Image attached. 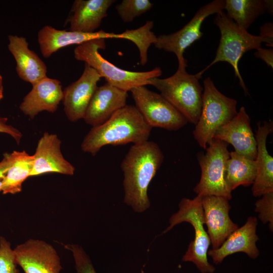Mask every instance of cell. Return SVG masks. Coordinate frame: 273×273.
<instances>
[{"mask_svg":"<svg viewBox=\"0 0 273 273\" xmlns=\"http://www.w3.org/2000/svg\"><path fill=\"white\" fill-rule=\"evenodd\" d=\"M257 223L256 217H249L245 223L230 234L219 248L208 251L207 255L215 264L221 263L226 257L237 252H244L250 258L256 259L259 255L256 244L259 240L256 234Z\"/></svg>","mask_w":273,"mask_h":273,"instance_id":"cell-16","label":"cell"},{"mask_svg":"<svg viewBox=\"0 0 273 273\" xmlns=\"http://www.w3.org/2000/svg\"><path fill=\"white\" fill-rule=\"evenodd\" d=\"M178 211L170 217L169 225L163 233L181 222L190 223L194 228L195 238L190 243L182 261L193 263L201 273H214L215 268L208 262L207 258L211 242L204 228L201 196L197 195L193 199L183 198L178 204Z\"/></svg>","mask_w":273,"mask_h":273,"instance_id":"cell-6","label":"cell"},{"mask_svg":"<svg viewBox=\"0 0 273 273\" xmlns=\"http://www.w3.org/2000/svg\"><path fill=\"white\" fill-rule=\"evenodd\" d=\"M226 15L240 28L247 30L255 20L266 12V0H226Z\"/></svg>","mask_w":273,"mask_h":273,"instance_id":"cell-25","label":"cell"},{"mask_svg":"<svg viewBox=\"0 0 273 273\" xmlns=\"http://www.w3.org/2000/svg\"><path fill=\"white\" fill-rule=\"evenodd\" d=\"M127 92L107 83L97 86L83 119L92 127L107 121L116 111L126 105Z\"/></svg>","mask_w":273,"mask_h":273,"instance_id":"cell-17","label":"cell"},{"mask_svg":"<svg viewBox=\"0 0 273 273\" xmlns=\"http://www.w3.org/2000/svg\"><path fill=\"white\" fill-rule=\"evenodd\" d=\"M64 247L72 252L76 273H97L90 259L81 246L67 244L64 245Z\"/></svg>","mask_w":273,"mask_h":273,"instance_id":"cell-29","label":"cell"},{"mask_svg":"<svg viewBox=\"0 0 273 273\" xmlns=\"http://www.w3.org/2000/svg\"><path fill=\"white\" fill-rule=\"evenodd\" d=\"M105 39L96 38L77 45L74 50L75 59L83 61L94 69L107 83L126 92L134 88L149 85L150 79L159 77L162 71L159 67L147 71L136 72L122 69L115 66L99 52L106 47Z\"/></svg>","mask_w":273,"mask_h":273,"instance_id":"cell-3","label":"cell"},{"mask_svg":"<svg viewBox=\"0 0 273 273\" xmlns=\"http://www.w3.org/2000/svg\"><path fill=\"white\" fill-rule=\"evenodd\" d=\"M2 190L3 194H15L22 191V184L30 177L34 164L33 155L25 151H14Z\"/></svg>","mask_w":273,"mask_h":273,"instance_id":"cell-24","label":"cell"},{"mask_svg":"<svg viewBox=\"0 0 273 273\" xmlns=\"http://www.w3.org/2000/svg\"><path fill=\"white\" fill-rule=\"evenodd\" d=\"M11 243L0 236V273H19Z\"/></svg>","mask_w":273,"mask_h":273,"instance_id":"cell-28","label":"cell"},{"mask_svg":"<svg viewBox=\"0 0 273 273\" xmlns=\"http://www.w3.org/2000/svg\"><path fill=\"white\" fill-rule=\"evenodd\" d=\"M114 0H76L74 2L69 19L70 30L93 33L100 27L102 20L107 16Z\"/></svg>","mask_w":273,"mask_h":273,"instance_id":"cell-22","label":"cell"},{"mask_svg":"<svg viewBox=\"0 0 273 273\" xmlns=\"http://www.w3.org/2000/svg\"><path fill=\"white\" fill-rule=\"evenodd\" d=\"M213 139L231 144L238 154L250 160H255L257 143L250 126V119L242 106L236 116L221 127Z\"/></svg>","mask_w":273,"mask_h":273,"instance_id":"cell-15","label":"cell"},{"mask_svg":"<svg viewBox=\"0 0 273 273\" xmlns=\"http://www.w3.org/2000/svg\"><path fill=\"white\" fill-rule=\"evenodd\" d=\"M61 145V141L56 134L43 133L33 155V167L30 177L47 173L74 174L75 168L64 158Z\"/></svg>","mask_w":273,"mask_h":273,"instance_id":"cell-14","label":"cell"},{"mask_svg":"<svg viewBox=\"0 0 273 273\" xmlns=\"http://www.w3.org/2000/svg\"><path fill=\"white\" fill-rule=\"evenodd\" d=\"M63 98L61 82L47 76L32 85L19 106L26 116L33 119L40 112L54 113Z\"/></svg>","mask_w":273,"mask_h":273,"instance_id":"cell-18","label":"cell"},{"mask_svg":"<svg viewBox=\"0 0 273 273\" xmlns=\"http://www.w3.org/2000/svg\"><path fill=\"white\" fill-rule=\"evenodd\" d=\"M259 36L266 39L273 40V25L272 23L266 22L260 27Z\"/></svg>","mask_w":273,"mask_h":273,"instance_id":"cell-34","label":"cell"},{"mask_svg":"<svg viewBox=\"0 0 273 273\" xmlns=\"http://www.w3.org/2000/svg\"><path fill=\"white\" fill-rule=\"evenodd\" d=\"M224 5L223 0H214L201 7L181 29L171 34L158 36L154 44L155 47L159 50L173 53L178 60V67L186 68L187 60L184 57L185 50L202 36L203 33L201 27L205 19L223 11Z\"/></svg>","mask_w":273,"mask_h":273,"instance_id":"cell-10","label":"cell"},{"mask_svg":"<svg viewBox=\"0 0 273 273\" xmlns=\"http://www.w3.org/2000/svg\"><path fill=\"white\" fill-rule=\"evenodd\" d=\"M154 26L153 21H148L136 29L126 30L121 33V39L131 41L140 52V64L144 66L148 61V50L151 44L157 40V36L151 30Z\"/></svg>","mask_w":273,"mask_h":273,"instance_id":"cell-26","label":"cell"},{"mask_svg":"<svg viewBox=\"0 0 273 273\" xmlns=\"http://www.w3.org/2000/svg\"><path fill=\"white\" fill-rule=\"evenodd\" d=\"M153 5L149 0H123L116 6V9L124 22L130 23L135 17L150 10Z\"/></svg>","mask_w":273,"mask_h":273,"instance_id":"cell-27","label":"cell"},{"mask_svg":"<svg viewBox=\"0 0 273 273\" xmlns=\"http://www.w3.org/2000/svg\"><path fill=\"white\" fill-rule=\"evenodd\" d=\"M205 224L213 249L219 248L237 230L238 225L229 216L231 208L226 198L212 195L201 196Z\"/></svg>","mask_w":273,"mask_h":273,"instance_id":"cell-12","label":"cell"},{"mask_svg":"<svg viewBox=\"0 0 273 273\" xmlns=\"http://www.w3.org/2000/svg\"><path fill=\"white\" fill-rule=\"evenodd\" d=\"M255 203V211L258 213V218L265 224L269 223V230L273 231V192L261 196Z\"/></svg>","mask_w":273,"mask_h":273,"instance_id":"cell-30","label":"cell"},{"mask_svg":"<svg viewBox=\"0 0 273 273\" xmlns=\"http://www.w3.org/2000/svg\"><path fill=\"white\" fill-rule=\"evenodd\" d=\"M12 161L11 153H5L0 162V192H2L8 170Z\"/></svg>","mask_w":273,"mask_h":273,"instance_id":"cell-32","label":"cell"},{"mask_svg":"<svg viewBox=\"0 0 273 273\" xmlns=\"http://www.w3.org/2000/svg\"><path fill=\"white\" fill-rule=\"evenodd\" d=\"M8 118L0 117V133H5L9 134L19 144L22 134L17 128L7 124Z\"/></svg>","mask_w":273,"mask_h":273,"instance_id":"cell-31","label":"cell"},{"mask_svg":"<svg viewBox=\"0 0 273 273\" xmlns=\"http://www.w3.org/2000/svg\"><path fill=\"white\" fill-rule=\"evenodd\" d=\"M200 116L193 131L195 139L204 149L216 132L237 114V101L221 93L209 77L203 81Z\"/></svg>","mask_w":273,"mask_h":273,"instance_id":"cell-7","label":"cell"},{"mask_svg":"<svg viewBox=\"0 0 273 273\" xmlns=\"http://www.w3.org/2000/svg\"><path fill=\"white\" fill-rule=\"evenodd\" d=\"M208 144L206 153L197 155L201 175L194 191L199 196H221L230 200L232 198V191L225 179V165L230 158L228 144L213 139Z\"/></svg>","mask_w":273,"mask_h":273,"instance_id":"cell-8","label":"cell"},{"mask_svg":"<svg viewBox=\"0 0 273 273\" xmlns=\"http://www.w3.org/2000/svg\"><path fill=\"white\" fill-rule=\"evenodd\" d=\"M273 2L272 1L266 0V12L272 15L273 14Z\"/></svg>","mask_w":273,"mask_h":273,"instance_id":"cell-35","label":"cell"},{"mask_svg":"<svg viewBox=\"0 0 273 273\" xmlns=\"http://www.w3.org/2000/svg\"><path fill=\"white\" fill-rule=\"evenodd\" d=\"M214 23L220 32L219 43L214 60L199 73L202 75L217 62H226L234 68L235 76L246 94L247 89L239 70L240 60L246 52L260 48L262 42L268 47H273V40L249 33L230 19L223 11L216 14Z\"/></svg>","mask_w":273,"mask_h":273,"instance_id":"cell-4","label":"cell"},{"mask_svg":"<svg viewBox=\"0 0 273 273\" xmlns=\"http://www.w3.org/2000/svg\"><path fill=\"white\" fill-rule=\"evenodd\" d=\"M3 78L0 74V101L3 98Z\"/></svg>","mask_w":273,"mask_h":273,"instance_id":"cell-36","label":"cell"},{"mask_svg":"<svg viewBox=\"0 0 273 273\" xmlns=\"http://www.w3.org/2000/svg\"><path fill=\"white\" fill-rule=\"evenodd\" d=\"M96 38L120 39V34L106 32L102 30L93 33L58 30L49 25L43 27L37 34L41 53L46 58L62 48L72 44L79 45Z\"/></svg>","mask_w":273,"mask_h":273,"instance_id":"cell-19","label":"cell"},{"mask_svg":"<svg viewBox=\"0 0 273 273\" xmlns=\"http://www.w3.org/2000/svg\"><path fill=\"white\" fill-rule=\"evenodd\" d=\"M151 129L135 106L126 105L103 124L92 127L83 139L81 149L95 156L106 145L141 144L148 141Z\"/></svg>","mask_w":273,"mask_h":273,"instance_id":"cell-2","label":"cell"},{"mask_svg":"<svg viewBox=\"0 0 273 273\" xmlns=\"http://www.w3.org/2000/svg\"><path fill=\"white\" fill-rule=\"evenodd\" d=\"M13 250L24 273H60L62 269L56 250L43 240L29 239Z\"/></svg>","mask_w":273,"mask_h":273,"instance_id":"cell-11","label":"cell"},{"mask_svg":"<svg viewBox=\"0 0 273 273\" xmlns=\"http://www.w3.org/2000/svg\"><path fill=\"white\" fill-rule=\"evenodd\" d=\"M256 51L254 53V56L262 61L266 64L273 68V50L263 49L261 47L256 50Z\"/></svg>","mask_w":273,"mask_h":273,"instance_id":"cell-33","label":"cell"},{"mask_svg":"<svg viewBox=\"0 0 273 273\" xmlns=\"http://www.w3.org/2000/svg\"><path fill=\"white\" fill-rule=\"evenodd\" d=\"M135 106L152 127L176 130L188 123L186 119L161 94L141 86L130 90Z\"/></svg>","mask_w":273,"mask_h":273,"instance_id":"cell-9","label":"cell"},{"mask_svg":"<svg viewBox=\"0 0 273 273\" xmlns=\"http://www.w3.org/2000/svg\"><path fill=\"white\" fill-rule=\"evenodd\" d=\"M9 51L16 62V71L23 80L32 85L47 76V67L43 61L28 48L25 38L16 35L8 36Z\"/></svg>","mask_w":273,"mask_h":273,"instance_id":"cell-20","label":"cell"},{"mask_svg":"<svg viewBox=\"0 0 273 273\" xmlns=\"http://www.w3.org/2000/svg\"><path fill=\"white\" fill-rule=\"evenodd\" d=\"M185 67H178L172 76L163 79L151 78L149 85L154 86L172 105L188 122L196 124L201 114L202 103V87L199 72L189 74Z\"/></svg>","mask_w":273,"mask_h":273,"instance_id":"cell-5","label":"cell"},{"mask_svg":"<svg viewBox=\"0 0 273 273\" xmlns=\"http://www.w3.org/2000/svg\"><path fill=\"white\" fill-rule=\"evenodd\" d=\"M163 159L158 145L148 140L132 145L121 162L124 201L135 211L141 212L149 207L148 188Z\"/></svg>","mask_w":273,"mask_h":273,"instance_id":"cell-1","label":"cell"},{"mask_svg":"<svg viewBox=\"0 0 273 273\" xmlns=\"http://www.w3.org/2000/svg\"><path fill=\"white\" fill-rule=\"evenodd\" d=\"M257 126L255 135L257 143L256 173L252 187L254 197L273 192V159L266 148L267 136L273 129L272 122L264 121L263 125L259 122Z\"/></svg>","mask_w":273,"mask_h":273,"instance_id":"cell-21","label":"cell"},{"mask_svg":"<svg viewBox=\"0 0 273 273\" xmlns=\"http://www.w3.org/2000/svg\"><path fill=\"white\" fill-rule=\"evenodd\" d=\"M101 77L86 64L81 76L63 90L64 110L69 120L83 119L89 102Z\"/></svg>","mask_w":273,"mask_h":273,"instance_id":"cell-13","label":"cell"},{"mask_svg":"<svg viewBox=\"0 0 273 273\" xmlns=\"http://www.w3.org/2000/svg\"><path fill=\"white\" fill-rule=\"evenodd\" d=\"M256 173L255 160L249 159L235 151L230 152L225 165V179L229 189L232 191L240 186L252 185Z\"/></svg>","mask_w":273,"mask_h":273,"instance_id":"cell-23","label":"cell"}]
</instances>
